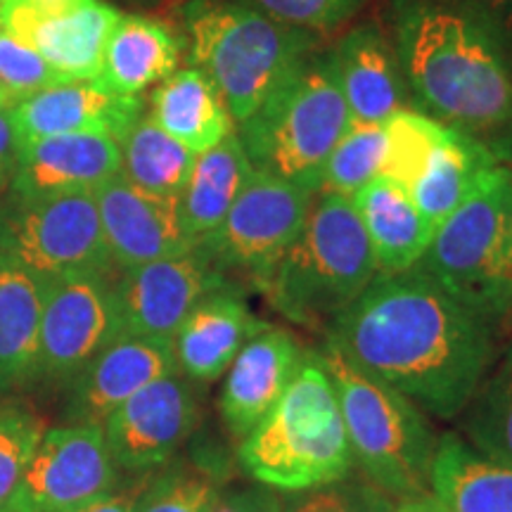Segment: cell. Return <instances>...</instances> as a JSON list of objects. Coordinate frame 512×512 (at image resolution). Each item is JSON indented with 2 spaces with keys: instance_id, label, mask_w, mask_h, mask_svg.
Wrapping results in <instances>:
<instances>
[{
  "instance_id": "cell-1",
  "label": "cell",
  "mask_w": 512,
  "mask_h": 512,
  "mask_svg": "<svg viewBox=\"0 0 512 512\" xmlns=\"http://www.w3.org/2000/svg\"><path fill=\"white\" fill-rule=\"evenodd\" d=\"M328 349L444 420L470 406L496 351L491 320L460 304L420 266L377 273L330 323Z\"/></svg>"
},
{
  "instance_id": "cell-2",
  "label": "cell",
  "mask_w": 512,
  "mask_h": 512,
  "mask_svg": "<svg viewBox=\"0 0 512 512\" xmlns=\"http://www.w3.org/2000/svg\"><path fill=\"white\" fill-rule=\"evenodd\" d=\"M394 50L427 117L512 150V36L460 0H394Z\"/></svg>"
},
{
  "instance_id": "cell-3",
  "label": "cell",
  "mask_w": 512,
  "mask_h": 512,
  "mask_svg": "<svg viewBox=\"0 0 512 512\" xmlns=\"http://www.w3.org/2000/svg\"><path fill=\"white\" fill-rule=\"evenodd\" d=\"M240 463L254 482L292 494L351 477L356 460L318 351H306L287 392L242 439Z\"/></svg>"
},
{
  "instance_id": "cell-4",
  "label": "cell",
  "mask_w": 512,
  "mask_h": 512,
  "mask_svg": "<svg viewBox=\"0 0 512 512\" xmlns=\"http://www.w3.org/2000/svg\"><path fill=\"white\" fill-rule=\"evenodd\" d=\"M309 216L268 278V297L294 323L330 328V323L373 283V247L351 197L318 192Z\"/></svg>"
},
{
  "instance_id": "cell-5",
  "label": "cell",
  "mask_w": 512,
  "mask_h": 512,
  "mask_svg": "<svg viewBox=\"0 0 512 512\" xmlns=\"http://www.w3.org/2000/svg\"><path fill=\"white\" fill-rule=\"evenodd\" d=\"M349 107L328 55H309L252 117L238 138L254 171L318 195L330 152L349 126Z\"/></svg>"
},
{
  "instance_id": "cell-6",
  "label": "cell",
  "mask_w": 512,
  "mask_h": 512,
  "mask_svg": "<svg viewBox=\"0 0 512 512\" xmlns=\"http://www.w3.org/2000/svg\"><path fill=\"white\" fill-rule=\"evenodd\" d=\"M316 36L287 27L245 0L207 5L190 17V55L245 121L313 53Z\"/></svg>"
},
{
  "instance_id": "cell-7",
  "label": "cell",
  "mask_w": 512,
  "mask_h": 512,
  "mask_svg": "<svg viewBox=\"0 0 512 512\" xmlns=\"http://www.w3.org/2000/svg\"><path fill=\"white\" fill-rule=\"evenodd\" d=\"M320 361L335 384L351 453L368 482L399 498L430 494L439 441L425 413L403 394L356 373L332 349L320 351Z\"/></svg>"
},
{
  "instance_id": "cell-8",
  "label": "cell",
  "mask_w": 512,
  "mask_h": 512,
  "mask_svg": "<svg viewBox=\"0 0 512 512\" xmlns=\"http://www.w3.org/2000/svg\"><path fill=\"white\" fill-rule=\"evenodd\" d=\"M486 320L512 309V171L496 166L453 211L418 264Z\"/></svg>"
},
{
  "instance_id": "cell-9",
  "label": "cell",
  "mask_w": 512,
  "mask_h": 512,
  "mask_svg": "<svg viewBox=\"0 0 512 512\" xmlns=\"http://www.w3.org/2000/svg\"><path fill=\"white\" fill-rule=\"evenodd\" d=\"M0 254L41 278L64 273H110L98 202L93 190L10 202L0 209Z\"/></svg>"
},
{
  "instance_id": "cell-10",
  "label": "cell",
  "mask_w": 512,
  "mask_h": 512,
  "mask_svg": "<svg viewBox=\"0 0 512 512\" xmlns=\"http://www.w3.org/2000/svg\"><path fill=\"white\" fill-rule=\"evenodd\" d=\"M311 204L313 192L254 171L221 226L197 242V249L219 271L235 268L266 285L302 233Z\"/></svg>"
},
{
  "instance_id": "cell-11",
  "label": "cell",
  "mask_w": 512,
  "mask_h": 512,
  "mask_svg": "<svg viewBox=\"0 0 512 512\" xmlns=\"http://www.w3.org/2000/svg\"><path fill=\"white\" fill-rule=\"evenodd\" d=\"M119 335L117 294L110 273L43 278L38 380L69 384Z\"/></svg>"
},
{
  "instance_id": "cell-12",
  "label": "cell",
  "mask_w": 512,
  "mask_h": 512,
  "mask_svg": "<svg viewBox=\"0 0 512 512\" xmlns=\"http://www.w3.org/2000/svg\"><path fill=\"white\" fill-rule=\"evenodd\" d=\"M119 467L102 425L43 432L15 498V512H69L117 489Z\"/></svg>"
},
{
  "instance_id": "cell-13",
  "label": "cell",
  "mask_w": 512,
  "mask_h": 512,
  "mask_svg": "<svg viewBox=\"0 0 512 512\" xmlns=\"http://www.w3.org/2000/svg\"><path fill=\"white\" fill-rule=\"evenodd\" d=\"M223 285L219 268L197 247L174 259L128 268L114 283L121 335L174 342L195 304Z\"/></svg>"
},
{
  "instance_id": "cell-14",
  "label": "cell",
  "mask_w": 512,
  "mask_h": 512,
  "mask_svg": "<svg viewBox=\"0 0 512 512\" xmlns=\"http://www.w3.org/2000/svg\"><path fill=\"white\" fill-rule=\"evenodd\" d=\"M200 420L195 392L181 373L147 384L102 422L119 470L145 475L176 456Z\"/></svg>"
},
{
  "instance_id": "cell-15",
  "label": "cell",
  "mask_w": 512,
  "mask_h": 512,
  "mask_svg": "<svg viewBox=\"0 0 512 512\" xmlns=\"http://www.w3.org/2000/svg\"><path fill=\"white\" fill-rule=\"evenodd\" d=\"M93 195L112 261L124 271L195 249L183 228L178 197L150 195L121 174L100 183Z\"/></svg>"
},
{
  "instance_id": "cell-16",
  "label": "cell",
  "mask_w": 512,
  "mask_h": 512,
  "mask_svg": "<svg viewBox=\"0 0 512 512\" xmlns=\"http://www.w3.org/2000/svg\"><path fill=\"white\" fill-rule=\"evenodd\" d=\"M178 370L174 342L133 335L114 337L69 382L67 420L72 425H102L121 403Z\"/></svg>"
},
{
  "instance_id": "cell-17",
  "label": "cell",
  "mask_w": 512,
  "mask_h": 512,
  "mask_svg": "<svg viewBox=\"0 0 512 512\" xmlns=\"http://www.w3.org/2000/svg\"><path fill=\"white\" fill-rule=\"evenodd\" d=\"M22 143L67 133H95L117 143L143 117L140 95H119L98 81H74L38 91L10 107Z\"/></svg>"
},
{
  "instance_id": "cell-18",
  "label": "cell",
  "mask_w": 512,
  "mask_h": 512,
  "mask_svg": "<svg viewBox=\"0 0 512 512\" xmlns=\"http://www.w3.org/2000/svg\"><path fill=\"white\" fill-rule=\"evenodd\" d=\"M306 351L283 328L264 325L230 363L221 392V418L233 437L245 439L273 411L302 368Z\"/></svg>"
},
{
  "instance_id": "cell-19",
  "label": "cell",
  "mask_w": 512,
  "mask_h": 512,
  "mask_svg": "<svg viewBox=\"0 0 512 512\" xmlns=\"http://www.w3.org/2000/svg\"><path fill=\"white\" fill-rule=\"evenodd\" d=\"M121 171V145L95 133H67L22 145L10 183V197L62 195L95 190Z\"/></svg>"
},
{
  "instance_id": "cell-20",
  "label": "cell",
  "mask_w": 512,
  "mask_h": 512,
  "mask_svg": "<svg viewBox=\"0 0 512 512\" xmlns=\"http://www.w3.org/2000/svg\"><path fill=\"white\" fill-rule=\"evenodd\" d=\"M328 57L351 121L384 124L403 110L408 88L399 57L377 24H358L347 31Z\"/></svg>"
},
{
  "instance_id": "cell-21",
  "label": "cell",
  "mask_w": 512,
  "mask_h": 512,
  "mask_svg": "<svg viewBox=\"0 0 512 512\" xmlns=\"http://www.w3.org/2000/svg\"><path fill=\"white\" fill-rule=\"evenodd\" d=\"M264 328L245 299L226 285L195 304L174 337L178 370L188 380L216 382L240 349Z\"/></svg>"
},
{
  "instance_id": "cell-22",
  "label": "cell",
  "mask_w": 512,
  "mask_h": 512,
  "mask_svg": "<svg viewBox=\"0 0 512 512\" xmlns=\"http://www.w3.org/2000/svg\"><path fill=\"white\" fill-rule=\"evenodd\" d=\"M351 202L373 247L377 273H401L420 264L434 228L406 185L377 174L351 195Z\"/></svg>"
},
{
  "instance_id": "cell-23",
  "label": "cell",
  "mask_w": 512,
  "mask_h": 512,
  "mask_svg": "<svg viewBox=\"0 0 512 512\" xmlns=\"http://www.w3.org/2000/svg\"><path fill=\"white\" fill-rule=\"evenodd\" d=\"M43 278L0 254V392L38 380Z\"/></svg>"
},
{
  "instance_id": "cell-24",
  "label": "cell",
  "mask_w": 512,
  "mask_h": 512,
  "mask_svg": "<svg viewBox=\"0 0 512 512\" xmlns=\"http://www.w3.org/2000/svg\"><path fill=\"white\" fill-rule=\"evenodd\" d=\"M501 157L482 140L446 126L430 162L411 188V195L430 226L437 230L475 192Z\"/></svg>"
},
{
  "instance_id": "cell-25",
  "label": "cell",
  "mask_w": 512,
  "mask_h": 512,
  "mask_svg": "<svg viewBox=\"0 0 512 512\" xmlns=\"http://www.w3.org/2000/svg\"><path fill=\"white\" fill-rule=\"evenodd\" d=\"M181 62V43L166 24L143 15H121L95 81L119 95H140L169 79Z\"/></svg>"
},
{
  "instance_id": "cell-26",
  "label": "cell",
  "mask_w": 512,
  "mask_h": 512,
  "mask_svg": "<svg viewBox=\"0 0 512 512\" xmlns=\"http://www.w3.org/2000/svg\"><path fill=\"white\" fill-rule=\"evenodd\" d=\"M150 119L195 155L233 133V117L226 102L209 76L197 67L176 69L159 83L152 93Z\"/></svg>"
},
{
  "instance_id": "cell-27",
  "label": "cell",
  "mask_w": 512,
  "mask_h": 512,
  "mask_svg": "<svg viewBox=\"0 0 512 512\" xmlns=\"http://www.w3.org/2000/svg\"><path fill=\"white\" fill-rule=\"evenodd\" d=\"M252 174L254 169L235 131L195 157L178 197L183 228L195 247L221 226Z\"/></svg>"
},
{
  "instance_id": "cell-28",
  "label": "cell",
  "mask_w": 512,
  "mask_h": 512,
  "mask_svg": "<svg viewBox=\"0 0 512 512\" xmlns=\"http://www.w3.org/2000/svg\"><path fill=\"white\" fill-rule=\"evenodd\" d=\"M430 494L448 512H512V467L444 437L434 453Z\"/></svg>"
},
{
  "instance_id": "cell-29",
  "label": "cell",
  "mask_w": 512,
  "mask_h": 512,
  "mask_svg": "<svg viewBox=\"0 0 512 512\" xmlns=\"http://www.w3.org/2000/svg\"><path fill=\"white\" fill-rule=\"evenodd\" d=\"M121 12L110 3L91 0L69 15L38 24L29 46L46 60L64 83L95 81Z\"/></svg>"
},
{
  "instance_id": "cell-30",
  "label": "cell",
  "mask_w": 512,
  "mask_h": 512,
  "mask_svg": "<svg viewBox=\"0 0 512 512\" xmlns=\"http://www.w3.org/2000/svg\"><path fill=\"white\" fill-rule=\"evenodd\" d=\"M119 145V174L128 183L157 197H181L195 152L171 138L150 117H140Z\"/></svg>"
},
{
  "instance_id": "cell-31",
  "label": "cell",
  "mask_w": 512,
  "mask_h": 512,
  "mask_svg": "<svg viewBox=\"0 0 512 512\" xmlns=\"http://www.w3.org/2000/svg\"><path fill=\"white\" fill-rule=\"evenodd\" d=\"M467 408L465 434L470 446L512 467V344L489 380L479 384Z\"/></svg>"
},
{
  "instance_id": "cell-32",
  "label": "cell",
  "mask_w": 512,
  "mask_h": 512,
  "mask_svg": "<svg viewBox=\"0 0 512 512\" xmlns=\"http://www.w3.org/2000/svg\"><path fill=\"white\" fill-rule=\"evenodd\" d=\"M387 133L384 124H361L349 121L347 131L337 140L323 169V181L318 192H335L351 197L370 178L382 174Z\"/></svg>"
},
{
  "instance_id": "cell-33",
  "label": "cell",
  "mask_w": 512,
  "mask_h": 512,
  "mask_svg": "<svg viewBox=\"0 0 512 512\" xmlns=\"http://www.w3.org/2000/svg\"><path fill=\"white\" fill-rule=\"evenodd\" d=\"M384 133H387V152H384L382 174L411 190L430 162L434 147L444 138L446 126L422 112L401 110L384 121Z\"/></svg>"
},
{
  "instance_id": "cell-34",
  "label": "cell",
  "mask_w": 512,
  "mask_h": 512,
  "mask_svg": "<svg viewBox=\"0 0 512 512\" xmlns=\"http://www.w3.org/2000/svg\"><path fill=\"white\" fill-rule=\"evenodd\" d=\"M43 422L17 406H0V512H15V498L38 441Z\"/></svg>"
},
{
  "instance_id": "cell-35",
  "label": "cell",
  "mask_w": 512,
  "mask_h": 512,
  "mask_svg": "<svg viewBox=\"0 0 512 512\" xmlns=\"http://www.w3.org/2000/svg\"><path fill=\"white\" fill-rule=\"evenodd\" d=\"M221 491L209 475L169 470L147 479L136 512H214Z\"/></svg>"
},
{
  "instance_id": "cell-36",
  "label": "cell",
  "mask_w": 512,
  "mask_h": 512,
  "mask_svg": "<svg viewBox=\"0 0 512 512\" xmlns=\"http://www.w3.org/2000/svg\"><path fill=\"white\" fill-rule=\"evenodd\" d=\"M394 496L373 482L363 479H339V482L299 491L285 512H394Z\"/></svg>"
},
{
  "instance_id": "cell-37",
  "label": "cell",
  "mask_w": 512,
  "mask_h": 512,
  "mask_svg": "<svg viewBox=\"0 0 512 512\" xmlns=\"http://www.w3.org/2000/svg\"><path fill=\"white\" fill-rule=\"evenodd\" d=\"M275 22L287 27L325 34L342 27L366 5V0H245Z\"/></svg>"
},
{
  "instance_id": "cell-38",
  "label": "cell",
  "mask_w": 512,
  "mask_h": 512,
  "mask_svg": "<svg viewBox=\"0 0 512 512\" xmlns=\"http://www.w3.org/2000/svg\"><path fill=\"white\" fill-rule=\"evenodd\" d=\"M60 83L62 76L34 48L0 27V86L8 88L12 98L19 102Z\"/></svg>"
},
{
  "instance_id": "cell-39",
  "label": "cell",
  "mask_w": 512,
  "mask_h": 512,
  "mask_svg": "<svg viewBox=\"0 0 512 512\" xmlns=\"http://www.w3.org/2000/svg\"><path fill=\"white\" fill-rule=\"evenodd\" d=\"M88 3L91 0H3L0 27L29 46V38L38 24L69 15Z\"/></svg>"
},
{
  "instance_id": "cell-40",
  "label": "cell",
  "mask_w": 512,
  "mask_h": 512,
  "mask_svg": "<svg viewBox=\"0 0 512 512\" xmlns=\"http://www.w3.org/2000/svg\"><path fill=\"white\" fill-rule=\"evenodd\" d=\"M214 512H285V505L273 494V489L259 484L233 494H221Z\"/></svg>"
},
{
  "instance_id": "cell-41",
  "label": "cell",
  "mask_w": 512,
  "mask_h": 512,
  "mask_svg": "<svg viewBox=\"0 0 512 512\" xmlns=\"http://www.w3.org/2000/svg\"><path fill=\"white\" fill-rule=\"evenodd\" d=\"M22 145V136L10 117V110H0V190L10 188Z\"/></svg>"
},
{
  "instance_id": "cell-42",
  "label": "cell",
  "mask_w": 512,
  "mask_h": 512,
  "mask_svg": "<svg viewBox=\"0 0 512 512\" xmlns=\"http://www.w3.org/2000/svg\"><path fill=\"white\" fill-rule=\"evenodd\" d=\"M147 479H150V475L145 472L143 477L124 486V489H114L110 494L95 498V501L86 505H79V508L69 512H136V505L140 501V494H143Z\"/></svg>"
},
{
  "instance_id": "cell-43",
  "label": "cell",
  "mask_w": 512,
  "mask_h": 512,
  "mask_svg": "<svg viewBox=\"0 0 512 512\" xmlns=\"http://www.w3.org/2000/svg\"><path fill=\"white\" fill-rule=\"evenodd\" d=\"M460 3L482 10L512 36V0H460Z\"/></svg>"
},
{
  "instance_id": "cell-44",
  "label": "cell",
  "mask_w": 512,
  "mask_h": 512,
  "mask_svg": "<svg viewBox=\"0 0 512 512\" xmlns=\"http://www.w3.org/2000/svg\"><path fill=\"white\" fill-rule=\"evenodd\" d=\"M394 512H448V510L432 494H425L415 498H403V503L396 505Z\"/></svg>"
},
{
  "instance_id": "cell-45",
  "label": "cell",
  "mask_w": 512,
  "mask_h": 512,
  "mask_svg": "<svg viewBox=\"0 0 512 512\" xmlns=\"http://www.w3.org/2000/svg\"><path fill=\"white\" fill-rule=\"evenodd\" d=\"M15 98H12V93L8 91L5 86H0V110H10L12 105H15Z\"/></svg>"
},
{
  "instance_id": "cell-46",
  "label": "cell",
  "mask_w": 512,
  "mask_h": 512,
  "mask_svg": "<svg viewBox=\"0 0 512 512\" xmlns=\"http://www.w3.org/2000/svg\"><path fill=\"white\" fill-rule=\"evenodd\" d=\"M0 10H3V0H0Z\"/></svg>"
}]
</instances>
